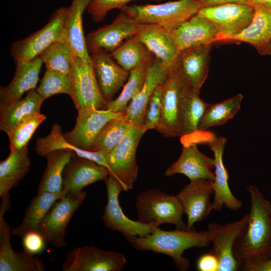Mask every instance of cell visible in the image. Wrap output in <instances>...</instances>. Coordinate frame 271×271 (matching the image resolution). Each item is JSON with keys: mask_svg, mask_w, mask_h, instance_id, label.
Instances as JSON below:
<instances>
[{"mask_svg": "<svg viewBox=\"0 0 271 271\" xmlns=\"http://www.w3.org/2000/svg\"><path fill=\"white\" fill-rule=\"evenodd\" d=\"M46 119L40 112L27 119L16 126L7 134L10 141V151L27 145L39 125Z\"/></svg>", "mask_w": 271, "mask_h": 271, "instance_id": "41", "label": "cell"}, {"mask_svg": "<svg viewBox=\"0 0 271 271\" xmlns=\"http://www.w3.org/2000/svg\"><path fill=\"white\" fill-rule=\"evenodd\" d=\"M86 195L87 193L84 191L69 192L54 203L38 229L45 241L56 248L66 245V230L68 224Z\"/></svg>", "mask_w": 271, "mask_h": 271, "instance_id": "8", "label": "cell"}, {"mask_svg": "<svg viewBox=\"0 0 271 271\" xmlns=\"http://www.w3.org/2000/svg\"><path fill=\"white\" fill-rule=\"evenodd\" d=\"M198 14L214 24L222 34V42L224 38L240 33L250 24L254 9L250 4L228 3L203 7Z\"/></svg>", "mask_w": 271, "mask_h": 271, "instance_id": "15", "label": "cell"}, {"mask_svg": "<svg viewBox=\"0 0 271 271\" xmlns=\"http://www.w3.org/2000/svg\"><path fill=\"white\" fill-rule=\"evenodd\" d=\"M252 271H271V256L262 263L255 267Z\"/></svg>", "mask_w": 271, "mask_h": 271, "instance_id": "47", "label": "cell"}, {"mask_svg": "<svg viewBox=\"0 0 271 271\" xmlns=\"http://www.w3.org/2000/svg\"><path fill=\"white\" fill-rule=\"evenodd\" d=\"M214 193L212 181L199 179L191 180L177 195L187 216L186 228L204 220L213 209L210 196Z\"/></svg>", "mask_w": 271, "mask_h": 271, "instance_id": "17", "label": "cell"}, {"mask_svg": "<svg viewBox=\"0 0 271 271\" xmlns=\"http://www.w3.org/2000/svg\"><path fill=\"white\" fill-rule=\"evenodd\" d=\"M68 9L65 7L57 9L42 28L12 45L11 54L16 63L33 59L53 43L65 40L64 25Z\"/></svg>", "mask_w": 271, "mask_h": 271, "instance_id": "6", "label": "cell"}, {"mask_svg": "<svg viewBox=\"0 0 271 271\" xmlns=\"http://www.w3.org/2000/svg\"><path fill=\"white\" fill-rule=\"evenodd\" d=\"M76 121L73 128L63 133L66 140L77 148L92 151L96 139L104 126L122 113L93 107L77 109Z\"/></svg>", "mask_w": 271, "mask_h": 271, "instance_id": "14", "label": "cell"}, {"mask_svg": "<svg viewBox=\"0 0 271 271\" xmlns=\"http://www.w3.org/2000/svg\"><path fill=\"white\" fill-rule=\"evenodd\" d=\"M44 101L36 90L32 89L23 98L1 103V130L7 133L21 122L40 113Z\"/></svg>", "mask_w": 271, "mask_h": 271, "instance_id": "28", "label": "cell"}, {"mask_svg": "<svg viewBox=\"0 0 271 271\" xmlns=\"http://www.w3.org/2000/svg\"><path fill=\"white\" fill-rule=\"evenodd\" d=\"M197 268L200 271H218V260L209 251L199 257L197 261Z\"/></svg>", "mask_w": 271, "mask_h": 271, "instance_id": "45", "label": "cell"}, {"mask_svg": "<svg viewBox=\"0 0 271 271\" xmlns=\"http://www.w3.org/2000/svg\"><path fill=\"white\" fill-rule=\"evenodd\" d=\"M138 26L139 24L122 11L111 24L92 31L85 37L89 54L98 50L112 52L124 40L135 36Z\"/></svg>", "mask_w": 271, "mask_h": 271, "instance_id": "16", "label": "cell"}, {"mask_svg": "<svg viewBox=\"0 0 271 271\" xmlns=\"http://www.w3.org/2000/svg\"><path fill=\"white\" fill-rule=\"evenodd\" d=\"M209 103L205 102L187 84L181 98V137L192 135L198 131V125Z\"/></svg>", "mask_w": 271, "mask_h": 271, "instance_id": "34", "label": "cell"}, {"mask_svg": "<svg viewBox=\"0 0 271 271\" xmlns=\"http://www.w3.org/2000/svg\"><path fill=\"white\" fill-rule=\"evenodd\" d=\"M36 91L44 100L59 93L67 94L71 97L72 94L71 74L46 69Z\"/></svg>", "mask_w": 271, "mask_h": 271, "instance_id": "40", "label": "cell"}, {"mask_svg": "<svg viewBox=\"0 0 271 271\" xmlns=\"http://www.w3.org/2000/svg\"><path fill=\"white\" fill-rule=\"evenodd\" d=\"M212 45H200L179 52L176 65L188 85L200 94L209 71Z\"/></svg>", "mask_w": 271, "mask_h": 271, "instance_id": "24", "label": "cell"}, {"mask_svg": "<svg viewBox=\"0 0 271 271\" xmlns=\"http://www.w3.org/2000/svg\"><path fill=\"white\" fill-rule=\"evenodd\" d=\"M202 7H207L228 3L253 4L251 0H196Z\"/></svg>", "mask_w": 271, "mask_h": 271, "instance_id": "46", "label": "cell"}, {"mask_svg": "<svg viewBox=\"0 0 271 271\" xmlns=\"http://www.w3.org/2000/svg\"><path fill=\"white\" fill-rule=\"evenodd\" d=\"M197 144H183L182 153L178 159L168 167L165 172L167 177L177 174H183L190 180L199 179L213 181L215 179V160L201 153Z\"/></svg>", "mask_w": 271, "mask_h": 271, "instance_id": "20", "label": "cell"}, {"mask_svg": "<svg viewBox=\"0 0 271 271\" xmlns=\"http://www.w3.org/2000/svg\"><path fill=\"white\" fill-rule=\"evenodd\" d=\"M43 64L40 56L16 63L12 80L8 85L1 88V103H8L20 100L25 92L35 89Z\"/></svg>", "mask_w": 271, "mask_h": 271, "instance_id": "27", "label": "cell"}, {"mask_svg": "<svg viewBox=\"0 0 271 271\" xmlns=\"http://www.w3.org/2000/svg\"><path fill=\"white\" fill-rule=\"evenodd\" d=\"M11 228L0 215V271H44L45 264L34 254L14 250L11 244Z\"/></svg>", "mask_w": 271, "mask_h": 271, "instance_id": "26", "label": "cell"}, {"mask_svg": "<svg viewBox=\"0 0 271 271\" xmlns=\"http://www.w3.org/2000/svg\"><path fill=\"white\" fill-rule=\"evenodd\" d=\"M39 56L46 69L71 74L75 54L65 40L53 43Z\"/></svg>", "mask_w": 271, "mask_h": 271, "instance_id": "37", "label": "cell"}, {"mask_svg": "<svg viewBox=\"0 0 271 271\" xmlns=\"http://www.w3.org/2000/svg\"><path fill=\"white\" fill-rule=\"evenodd\" d=\"M187 84L177 65L162 83L161 115L156 129L164 137H181V98Z\"/></svg>", "mask_w": 271, "mask_h": 271, "instance_id": "7", "label": "cell"}, {"mask_svg": "<svg viewBox=\"0 0 271 271\" xmlns=\"http://www.w3.org/2000/svg\"><path fill=\"white\" fill-rule=\"evenodd\" d=\"M104 181L107 200L101 218L107 228L119 231L129 242L137 236L149 235L157 228L138 220H133L128 218L123 212L118 201L119 195L124 191L122 186L110 175Z\"/></svg>", "mask_w": 271, "mask_h": 271, "instance_id": "9", "label": "cell"}, {"mask_svg": "<svg viewBox=\"0 0 271 271\" xmlns=\"http://www.w3.org/2000/svg\"><path fill=\"white\" fill-rule=\"evenodd\" d=\"M67 193L63 190L58 193L43 192L37 193L27 206L21 223L12 229L18 237H22L31 231H38L39 225L54 203Z\"/></svg>", "mask_w": 271, "mask_h": 271, "instance_id": "32", "label": "cell"}, {"mask_svg": "<svg viewBox=\"0 0 271 271\" xmlns=\"http://www.w3.org/2000/svg\"><path fill=\"white\" fill-rule=\"evenodd\" d=\"M75 155L69 150H58L47 154V166L37 188V193L63 191V175L64 169Z\"/></svg>", "mask_w": 271, "mask_h": 271, "instance_id": "33", "label": "cell"}, {"mask_svg": "<svg viewBox=\"0 0 271 271\" xmlns=\"http://www.w3.org/2000/svg\"><path fill=\"white\" fill-rule=\"evenodd\" d=\"M35 151L41 157H45L50 152L58 150H69L80 157L92 160L99 165L108 169L107 152L103 150L90 151L80 149L70 144L65 138L60 125L55 123L50 133L36 141Z\"/></svg>", "mask_w": 271, "mask_h": 271, "instance_id": "30", "label": "cell"}, {"mask_svg": "<svg viewBox=\"0 0 271 271\" xmlns=\"http://www.w3.org/2000/svg\"><path fill=\"white\" fill-rule=\"evenodd\" d=\"M202 8L196 0H178L160 4L126 6L121 9L140 24H157L173 31L198 14Z\"/></svg>", "mask_w": 271, "mask_h": 271, "instance_id": "3", "label": "cell"}, {"mask_svg": "<svg viewBox=\"0 0 271 271\" xmlns=\"http://www.w3.org/2000/svg\"><path fill=\"white\" fill-rule=\"evenodd\" d=\"M162 83L155 88L147 104L143 127L146 131L158 127L161 115Z\"/></svg>", "mask_w": 271, "mask_h": 271, "instance_id": "42", "label": "cell"}, {"mask_svg": "<svg viewBox=\"0 0 271 271\" xmlns=\"http://www.w3.org/2000/svg\"><path fill=\"white\" fill-rule=\"evenodd\" d=\"M91 0H72L65 22L66 41L74 54L87 63H91L83 28V15Z\"/></svg>", "mask_w": 271, "mask_h": 271, "instance_id": "29", "label": "cell"}, {"mask_svg": "<svg viewBox=\"0 0 271 271\" xmlns=\"http://www.w3.org/2000/svg\"><path fill=\"white\" fill-rule=\"evenodd\" d=\"M123 69L130 71L141 67H149L154 61L153 54L141 42L132 37L109 53Z\"/></svg>", "mask_w": 271, "mask_h": 271, "instance_id": "35", "label": "cell"}, {"mask_svg": "<svg viewBox=\"0 0 271 271\" xmlns=\"http://www.w3.org/2000/svg\"><path fill=\"white\" fill-rule=\"evenodd\" d=\"M146 132L143 127L131 125L120 142L107 153L110 175L119 182L124 191L132 189L137 181V150Z\"/></svg>", "mask_w": 271, "mask_h": 271, "instance_id": "5", "label": "cell"}, {"mask_svg": "<svg viewBox=\"0 0 271 271\" xmlns=\"http://www.w3.org/2000/svg\"><path fill=\"white\" fill-rule=\"evenodd\" d=\"M90 56L100 91L107 102L110 101L126 82L129 72L103 50L94 51Z\"/></svg>", "mask_w": 271, "mask_h": 271, "instance_id": "22", "label": "cell"}, {"mask_svg": "<svg viewBox=\"0 0 271 271\" xmlns=\"http://www.w3.org/2000/svg\"><path fill=\"white\" fill-rule=\"evenodd\" d=\"M132 1L136 0H91L86 10L95 22H99L104 20L110 11L114 9L121 10Z\"/></svg>", "mask_w": 271, "mask_h": 271, "instance_id": "43", "label": "cell"}, {"mask_svg": "<svg viewBox=\"0 0 271 271\" xmlns=\"http://www.w3.org/2000/svg\"><path fill=\"white\" fill-rule=\"evenodd\" d=\"M171 70L158 59L155 58L148 67L143 88L122 113L123 120L133 126L144 127L146 110L149 99L155 88L165 81Z\"/></svg>", "mask_w": 271, "mask_h": 271, "instance_id": "19", "label": "cell"}, {"mask_svg": "<svg viewBox=\"0 0 271 271\" xmlns=\"http://www.w3.org/2000/svg\"><path fill=\"white\" fill-rule=\"evenodd\" d=\"M22 237L24 250L34 255L39 253L43 249L45 240L42 234L38 231L28 232Z\"/></svg>", "mask_w": 271, "mask_h": 271, "instance_id": "44", "label": "cell"}, {"mask_svg": "<svg viewBox=\"0 0 271 271\" xmlns=\"http://www.w3.org/2000/svg\"><path fill=\"white\" fill-rule=\"evenodd\" d=\"M31 160L28 145L15 151L0 163V197L10 194L29 172Z\"/></svg>", "mask_w": 271, "mask_h": 271, "instance_id": "31", "label": "cell"}, {"mask_svg": "<svg viewBox=\"0 0 271 271\" xmlns=\"http://www.w3.org/2000/svg\"><path fill=\"white\" fill-rule=\"evenodd\" d=\"M168 68L176 65L179 51L172 31L157 24H140L134 36Z\"/></svg>", "mask_w": 271, "mask_h": 271, "instance_id": "18", "label": "cell"}, {"mask_svg": "<svg viewBox=\"0 0 271 271\" xmlns=\"http://www.w3.org/2000/svg\"><path fill=\"white\" fill-rule=\"evenodd\" d=\"M179 51L190 48L220 42L222 34L214 24L196 14L172 31Z\"/></svg>", "mask_w": 271, "mask_h": 271, "instance_id": "21", "label": "cell"}, {"mask_svg": "<svg viewBox=\"0 0 271 271\" xmlns=\"http://www.w3.org/2000/svg\"><path fill=\"white\" fill-rule=\"evenodd\" d=\"M136 208L138 220L143 223L156 227L168 223L177 228H186V223L182 220L183 209L177 196L150 189L137 196Z\"/></svg>", "mask_w": 271, "mask_h": 271, "instance_id": "4", "label": "cell"}, {"mask_svg": "<svg viewBox=\"0 0 271 271\" xmlns=\"http://www.w3.org/2000/svg\"><path fill=\"white\" fill-rule=\"evenodd\" d=\"M254 15L250 24L240 33L224 38L222 42H244L263 55L271 42V8L253 3Z\"/></svg>", "mask_w": 271, "mask_h": 271, "instance_id": "25", "label": "cell"}, {"mask_svg": "<svg viewBox=\"0 0 271 271\" xmlns=\"http://www.w3.org/2000/svg\"><path fill=\"white\" fill-rule=\"evenodd\" d=\"M204 131L199 133L196 141L197 144H207L214 153L215 179L212 181L214 194L213 209L220 211L223 206L232 210L240 209L242 203L233 194L229 188V175L222 160L227 140L224 137H217L212 133Z\"/></svg>", "mask_w": 271, "mask_h": 271, "instance_id": "11", "label": "cell"}, {"mask_svg": "<svg viewBox=\"0 0 271 271\" xmlns=\"http://www.w3.org/2000/svg\"><path fill=\"white\" fill-rule=\"evenodd\" d=\"M71 76V97L77 110L86 107L106 109L108 102L100 91L92 63L85 62L75 54Z\"/></svg>", "mask_w": 271, "mask_h": 271, "instance_id": "13", "label": "cell"}, {"mask_svg": "<svg viewBox=\"0 0 271 271\" xmlns=\"http://www.w3.org/2000/svg\"><path fill=\"white\" fill-rule=\"evenodd\" d=\"M124 255L95 246L75 247L66 254L63 271H120L126 264Z\"/></svg>", "mask_w": 271, "mask_h": 271, "instance_id": "10", "label": "cell"}, {"mask_svg": "<svg viewBox=\"0 0 271 271\" xmlns=\"http://www.w3.org/2000/svg\"><path fill=\"white\" fill-rule=\"evenodd\" d=\"M129 242L136 249L169 256L178 269L186 271L189 269L190 263L183 256L185 251L194 247H207L210 241L207 230L198 231L193 226L166 231L159 227L149 235L137 236Z\"/></svg>", "mask_w": 271, "mask_h": 271, "instance_id": "2", "label": "cell"}, {"mask_svg": "<svg viewBox=\"0 0 271 271\" xmlns=\"http://www.w3.org/2000/svg\"><path fill=\"white\" fill-rule=\"evenodd\" d=\"M131 125L123 119L122 115L110 120L98 134L92 151L109 152L120 142Z\"/></svg>", "mask_w": 271, "mask_h": 271, "instance_id": "39", "label": "cell"}, {"mask_svg": "<svg viewBox=\"0 0 271 271\" xmlns=\"http://www.w3.org/2000/svg\"><path fill=\"white\" fill-rule=\"evenodd\" d=\"M253 4L257 3L261 4L271 8V0H251Z\"/></svg>", "mask_w": 271, "mask_h": 271, "instance_id": "48", "label": "cell"}, {"mask_svg": "<svg viewBox=\"0 0 271 271\" xmlns=\"http://www.w3.org/2000/svg\"><path fill=\"white\" fill-rule=\"evenodd\" d=\"M248 214L238 220L224 225L217 223L208 224L207 231L212 249L210 250L217 258L218 271L240 270L233 254L235 243L244 231L248 222Z\"/></svg>", "mask_w": 271, "mask_h": 271, "instance_id": "12", "label": "cell"}, {"mask_svg": "<svg viewBox=\"0 0 271 271\" xmlns=\"http://www.w3.org/2000/svg\"><path fill=\"white\" fill-rule=\"evenodd\" d=\"M107 168L88 159L74 155L66 165L63 175V190L79 192L85 187L109 176Z\"/></svg>", "mask_w": 271, "mask_h": 271, "instance_id": "23", "label": "cell"}, {"mask_svg": "<svg viewBox=\"0 0 271 271\" xmlns=\"http://www.w3.org/2000/svg\"><path fill=\"white\" fill-rule=\"evenodd\" d=\"M243 98V95L239 93L221 102L209 104L199 122L198 131L222 125L233 118L240 109Z\"/></svg>", "mask_w": 271, "mask_h": 271, "instance_id": "36", "label": "cell"}, {"mask_svg": "<svg viewBox=\"0 0 271 271\" xmlns=\"http://www.w3.org/2000/svg\"><path fill=\"white\" fill-rule=\"evenodd\" d=\"M247 189L251 200L248 222L235 243L233 254L240 270L252 271L271 256V203L256 186Z\"/></svg>", "mask_w": 271, "mask_h": 271, "instance_id": "1", "label": "cell"}, {"mask_svg": "<svg viewBox=\"0 0 271 271\" xmlns=\"http://www.w3.org/2000/svg\"><path fill=\"white\" fill-rule=\"evenodd\" d=\"M263 55H271V42L265 50Z\"/></svg>", "mask_w": 271, "mask_h": 271, "instance_id": "49", "label": "cell"}, {"mask_svg": "<svg viewBox=\"0 0 271 271\" xmlns=\"http://www.w3.org/2000/svg\"><path fill=\"white\" fill-rule=\"evenodd\" d=\"M149 67H139L129 72L121 93L116 99L108 101L106 109L114 112H124L128 104L143 88Z\"/></svg>", "mask_w": 271, "mask_h": 271, "instance_id": "38", "label": "cell"}]
</instances>
